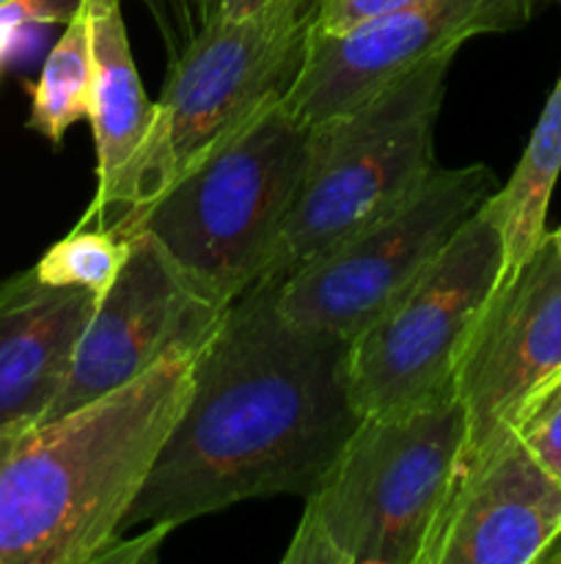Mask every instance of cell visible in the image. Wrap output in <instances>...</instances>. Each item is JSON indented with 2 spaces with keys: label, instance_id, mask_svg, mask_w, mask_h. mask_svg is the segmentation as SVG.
I'll return each mask as SVG.
<instances>
[{
  "label": "cell",
  "instance_id": "1",
  "mask_svg": "<svg viewBox=\"0 0 561 564\" xmlns=\"http://www.w3.org/2000/svg\"><path fill=\"white\" fill-rule=\"evenodd\" d=\"M346 358V339L289 323L273 286L242 292L198 350L185 408L121 534L141 523L174 532L262 496L306 499L363 422Z\"/></svg>",
  "mask_w": 561,
  "mask_h": 564
},
{
  "label": "cell",
  "instance_id": "2",
  "mask_svg": "<svg viewBox=\"0 0 561 564\" xmlns=\"http://www.w3.org/2000/svg\"><path fill=\"white\" fill-rule=\"evenodd\" d=\"M198 347L36 424L0 452V564H94L185 408Z\"/></svg>",
  "mask_w": 561,
  "mask_h": 564
},
{
  "label": "cell",
  "instance_id": "3",
  "mask_svg": "<svg viewBox=\"0 0 561 564\" xmlns=\"http://www.w3.org/2000/svg\"><path fill=\"white\" fill-rule=\"evenodd\" d=\"M468 416L451 394L363 416L306 496L284 564H424L454 488Z\"/></svg>",
  "mask_w": 561,
  "mask_h": 564
},
{
  "label": "cell",
  "instance_id": "4",
  "mask_svg": "<svg viewBox=\"0 0 561 564\" xmlns=\"http://www.w3.org/2000/svg\"><path fill=\"white\" fill-rule=\"evenodd\" d=\"M311 127L270 99L152 204L110 226L148 231L187 279L231 303L256 284L300 191Z\"/></svg>",
  "mask_w": 561,
  "mask_h": 564
},
{
  "label": "cell",
  "instance_id": "5",
  "mask_svg": "<svg viewBox=\"0 0 561 564\" xmlns=\"http://www.w3.org/2000/svg\"><path fill=\"white\" fill-rule=\"evenodd\" d=\"M454 58L427 61L369 102L311 127L300 191L253 286H278L432 176L435 124Z\"/></svg>",
  "mask_w": 561,
  "mask_h": 564
},
{
  "label": "cell",
  "instance_id": "6",
  "mask_svg": "<svg viewBox=\"0 0 561 564\" xmlns=\"http://www.w3.org/2000/svg\"><path fill=\"white\" fill-rule=\"evenodd\" d=\"M319 0H270L245 17H215L168 64L154 121L99 229L168 191L201 154L300 75Z\"/></svg>",
  "mask_w": 561,
  "mask_h": 564
},
{
  "label": "cell",
  "instance_id": "7",
  "mask_svg": "<svg viewBox=\"0 0 561 564\" xmlns=\"http://www.w3.org/2000/svg\"><path fill=\"white\" fill-rule=\"evenodd\" d=\"M501 279L504 237L482 204L350 341L346 375L358 413L407 411L457 394V364Z\"/></svg>",
  "mask_w": 561,
  "mask_h": 564
},
{
  "label": "cell",
  "instance_id": "8",
  "mask_svg": "<svg viewBox=\"0 0 561 564\" xmlns=\"http://www.w3.org/2000/svg\"><path fill=\"white\" fill-rule=\"evenodd\" d=\"M493 193L487 165H438L407 202L273 286L275 306L289 323L352 341Z\"/></svg>",
  "mask_w": 561,
  "mask_h": 564
},
{
  "label": "cell",
  "instance_id": "9",
  "mask_svg": "<svg viewBox=\"0 0 561 564\" xmlns=\"http://www.w3.org/2000/svg\"><path fill=\"white\" fill-rule=\"evenodd\" d=\"M561 372V257L553 231L479 314L454 375L468 416L460 468H471L515 433L526 402Z\"/></svg>",
  "mask_w": 561,
  "mask_h": 564
},
{
  "label": "cell",
  "instance_id": "10",
  "mask_svg": "<svg viewBox=\"0 0 561 564\" xmlns=\"http://www.w3.org/2000/svg\"><path fill=\"white\" fill-rule=\"evenodd\" d=\"M544 0H413L341 36L311 33L284 105L314 127L369 102L416 66L451 55L468 39L526 25Z\"/></svg>",
  "mask_w": 561,
  "mask_h": 564
},
{
  "label": "cell",
  "instance_id": "11",
  "mask_svg": "<svg viewBox=\"0 0 561 564\" xmlns=\"http://www.w3.org/2000/svg\"><path fill=\"white\" fill-rule=\"evenodd\" d=\"M130 253L77 347L75 367L47 422L75 411L182 347H198L229 306L193 284L148 231H130Z\"/></svg>",
  "mask_w": 561,
  "mask_h": 564
},
{
  "label": "cell",
  "instance_id": "12",
  "mask_svg": "<svg viewBox=\"0 0 561 564\" xmlns=\"http://www.w3.org/2000/svg\"><path fill=\"white\" fill-rule=\"evenodd\" d=\"M561 534V482L515 433L457 474L424 564H537Z\"/></svg>",
  "mask_w": 561,
  "mask_h": 564
},
{
  "label": "cell",
  "instance_id": "13",
  "mask_svg": "<svg viewBox=\"0 0 561 564\" xmlns=\"http://www.w3.org/2000/svg\"><path fill=\"white\" fill-rule=\"evenodd\" d=\"M99 297L25 270L0 284V441L47 422Z\"/></svg>",
  "mask_w": 561,
  "mask_h": 564
},
{
  "label": "cell",
  "instance_id": "14",
  "mask_svg": "<svg viewBox=\"0 0 561 564\" xmlns=\"http://www.w3.org/2000/svg\"><path fill=\"white\" fill-rule=\"evenodd\" d=\"M91 28L94 86L88 121L97 143V198L80 226H99L113 209L124 176L146 143L154 102L143 94L127 39L121 0H82Z\"/></svg>",
  "mask_w": 561,
  "mask_h": 564
},
{
  "label": "cell",
  "instance_id": "15",
  "mask_svg": "<svg viewBox=\"0 0 561 564\" xmlns=\"http://www.w3.org/2000/svg\"><path fill=\"white\" fill-rule=\"evenodd\" d=\"M561 174V77L550 91L509 182L484 202L504 237V279L515 273L544 237L550 196Z\"/></svg>",
  "mask_w": 561,
  "mask_h": 564
},
{
  "label": "cell",
  "instance_id": "16",
  "mask_svg": "<svg viewBox=\"0 0 561 564\" xmlns=\"http://www.w3.org/2000/svg\"><path fill=\"white\" fill-rule=\"evenodd\" d=\"M94 86L91 28H88L86 3L75 11L44 58L42 75L33 86L28 127L50 143L61 147L66 130L80 119H88Z\"/></svg>",
  "mask_w": 561,
  "mask_h": 564
},
{
  "label": "cell",
  "instance_id": "17",
  "mask_svg": "<svg viewBox=\"0 0 561 564\" xmlns=\"http://www.w3.org/2000/svg\"><path fill=\"white\" fill-rule=\"evenodd\" d=\"M130 253V240L113 229L77 226L72 235L55 242L33 270L42 281L55 286H82L97 297L113 286Z\"/></svg>",
  "mask_w": 561,
  "mask_h": 564
},
{
  "label": "cell",
  "instance_id": "18",
  "mask_svg": "<svg viewBox=\"0 0 561 564\" xmlns=\"http://www.w3.org/2000/svg\"><path fill=\"white\" fill-rule=\"evenodd\" d=\"M515 435L561 482V372L526 402Z\"/></svg>",
  "mask_w": 561,
  "mask_h": 564
},
{
  "label": "cell",
  "instance_id": "19",
  "mask_svg": "<svg viewBox=\"0 0 561 564\" xmlns=\"http://www.w3.org/2000/svg\"><path fill=\"white\" fill-rule=\"evenodd\" d=\"M82 0H6L0 3V69L36 33L66 25Z\"/></svg>",
  "mask_w": 561,
  "mask_h": 564
},
{
  "label": "cell",
  "instance_id": "20",
  "mask_svg": "<svg viewBox=\"0 0 561 564\" xmlns=\"http://www.w3.org/2000/svg\"><path fill=\"white\" fill-rule=\"evenodd\" d=\"M407 3H413V0H319L314 33L341 36V33L355 31V28L380 20V17L391 14Z\"/></svg>",
  "mask_w": 561,
  "mask_h": 564
},
{
  "label": "cell",
  "instance_id": "21",
  "mask_svg": "<svg viewBox=\"0 0 561 564\" xmlns=\"http://www.w3.org/2000/svg\"><path fill=\"white\" fill-rule=\"evenodd\" d=\"M141 3L143 9L152 14L160 36H163L165 53H168V64H170V61H176L182 53H185V47L196 39L198 33L193 3L190 0H141Z\"/></svg>",
  "mask_w": 561,
  "mask_h": 564
},
{
  "label": "cell",
  "instance_id": "22",
  "mask_svg": "<svg viewBox=\"0 0 561 564\" xmlns=\"http://www.w3.org/2000/svg\"><path fill=\"white\" fill-rule=\"evenodd\" d=\"M170 529L165 527H146V532L135 540H124L119 538L97 556L94 564H105V562H121V564H135V562H152L157 556V549L163 545V540L168 538Z\"/></svg>",
  "mask_w": 561,
  "mask_h": 564
},
{
  "label": "cell",
  "instance_id": "23",
  "mask_svg": "<svg viewBox=\"0 0 561 564\" xmlns=\"http://www.w3.org/2000/svg\"><path fill=\"white\" fill-rule=\"evenodd\" d=\"M267 3L270 0H220L218 17H245Z\"/></svg>",
  "mask_w": 561,
  "mask_h": 564
},
{
  "label": "cell",
  "instance_id": "24",
  "mask_svg": "<svg viewBox=\"0 0 561 564\" xmlns=\"http://www.w3.org/2000/svg\"><path fill=\"white\" fill-rule=\"evenodd\" d=\"M190 3H193V14H196V22H198V31L218 17L220 0H190Z\"/></svg>",
  "mask_w": 561,
  "mask_h": 564
},
{
  "label": "cell",
  "instance_id": "25",
  "mask_svg": "<svg viewBox=\"0 0 561 564\" xmlns=\"http://www.w3.org/2000/svg\"><path fill=\"white\" fill-rule=\"evenodd\" d=\"M537 564H561V534L542 551V554H539Z\"/></svg>",
  "mask_w": 561,
  "mask_h": 564
},
{
  "label": "cell",
  "instance_id": "26",
  "mask_svg": "<svg viewBox=\"0 0 561 564\" xmlns=\"http://www.w3.org/2000/svg\"><path fill=\"white\" fill-rule=\"evenodd\" d=\"M553 242H556V251H559V257H561V229L553 231Z\"/></svg>",
  "mask_w": 561,
  "mask_h": 564
},
{
  "label": "cell",
  "instance_id": "27",
  "mask_svg": "<svg viewBox=\"0 0 561 564\" xmlns=\"http://www.w3.org/2000/svg\"><path fill=\"white\" fill-rule=\"evenodd\" d=\"M6 444H9V441H0V452H3V449H6Z\"/></svg>",
  "mask_w": 561,
  "mask_h": 564
},
{
  "label": "cell",
  "instance_id": "28",
  "mask_svg": "<svg viewBox=\"0 0 561 564\" xmlns=\"http://www.w3.org/2000/svg\"><path fill=\"white\" fill-rule=\"evenodd\" d=\"M556 3H559V6H561V0H556Z\"/></svg>",
  "mask_w": 561,
  "mask_h": 564
},
{
  "label": "cell",
  "instance_id": "29",
  "mask_svg": "<svg viewBox=\"0 0 561 564\" xmlns=\"http://www.w3.org/2000/svg\"><path fill=\"white\" fill-rule=\"evenodd\" d=\"M0 3H6V0H0Z\"/></svg>",
  "mask_w": 561,
  "mask_h": 564
}]
</instances>
